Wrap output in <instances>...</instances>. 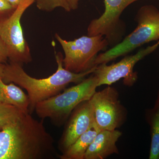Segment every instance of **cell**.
I'll return each mask as SVG.
<instances>
[{
	"label": "cell",
	"mask_w": 159,
	"mask_h": 159,
	"mask_svg": "<svg viewBox=\"0 0 159 159\" xmlns=\"http://www.w3.org/2000/svg\"><path fill=\"white\" fill-rule=\"evenodd\" d=\"M63 58L61 52L56 53L57 71L42 79L31 77L24 70L22 65L10 62L5 64L2 79L6 84L13 83L27 91L30 101L29 113L31 114L38 103L61 93L70 84L81 82L86 76L93 74L97 66L83 73H73L64 67Z\"/></svg>",
	"instance_id": "obj_1"
},
{
	"label": "cell",
	"mask_w": 159,
	"mask_h": 159,
	"mask_svg": "<svg viewBox=\"0 0 159 159\" xmlns=\"http://www.w3.org/2000/svg\"><path fill=\"white\" fill-rule=\"evenodd\" d=\"M97 87L98 78L93 74L62 93L39 102L34 111L41 119L49 118L54 125L60 127L77 106L91 99Z\"/></svg>",
	"instance_id": "obj_2"
},
{
	"label": "cell",
	"mask_w": 159,
	"mask_h": 159,
	"mask_svg": "<svg viewBox=\"0 0 159 159\" xmlns=\"http://www.w3.org/2000/svg\"><path fill=\"white\" fill-rule=\"evenodd\" d=\"M135 29L118 44L108 51L98 54L94 65L107 63L125 56L145 44L159 40V10L152 5L142 6L137 11Z\"/></svg>",
	"instance_id": "obj_3"
},
{
	"label": "cell",
	"mask_w": 159,
	"mask_h": 159,
	"mask_svg": "<svg viewBox=\"0 0 159 159\" xmlns=\"http://www.w3.org/2000/svg\"><path fill=\"white\" fill-rule=\"evenodd\" d=\"M55 37L64 52V67L77 74L97 66L94 65V61L98 53L109 45L108 41L102 34L84 35L71 41L63 39L57 33Z\"/></svg>",
	"instance_id": "obj_4"
},
{
	"label": "cell",
	"mask_w": 159,
	"mask_h": 159,
	"mask_svg": "<svg viewBox=\"0 0 159 159\" xmlns=\"http://www.w3.org/2000/svg\"><path fill=\"white\" fill-rule=\"evenodd\" d=\"M34 2L35 0H21L11 16L0 22V37L8 50L10 62L22 65L32 61L30 48L21 25V19L26 10Z\"/></svg>",
	"instance_id": "obj_5"
},
{
	"label": "cell",
	"mask_w": 159,
	"mask_h": 159,
	"mask_svg": "<svg viewBox=\"0 0 159 159\" xmlns=\"http://www.w3.org/2000/svg\"><path fill=\"white\" fill-rule=\"evenodd\" d=\"M89 101L95 123L100 130H115L124 124L127 111L119 100L116 89L108 85L102 90L96 91Z\"/></svg>",
	"instance_id": "obj_6"
},
{
	"label": "cell",
	"mask_w": 159,
	"mask_h": 159,
	"mask_svg": "<svg viewBox=\"0 0 159 159\" xmlns=\"http://www.w3.org/2000/svg\"><path fill=\"white\" fill-rule=\"evenodd\" d=\"M140 0H104L105 10L101 16L91 21L88 27V35L102 34L109 45L115 46L122 40L125 25L121 15L128 6Z\"/></svg>",
	"instance_id": "obj_7"
},
{
	"label": "cell",
	"mask_w": 159,
	"mask_h": 159,
	"mask_svg": "<svg viewBox=\"0 0 159 159\" xmlns=\"http://www.w3.org/2000/svg\"><path fill=\"white\" fill-rule=\"evenodd\" d=\"M159 42L153 45L142 49L134 55L126 56L121 60L111 65L102 64L97 66L93 73L98 80V87L111 85L119 80L123 79L124 85L132 87L138 79V73L134 68L137 63L157 48Z\"/></svg>",
	"instance_id": "obj_8"
},
{
	"label": "cell",
	"mask_w": 159,
	"mask_h": 159,
	"mask_svg": "<svg viewBox=\"0 0 159 159\" xmlns=\"http://www.w3.org/2000/svg\"><path fill=\"white\" fill-rule=\"evenodd\" d=\"M95 122L93 111L89 100L84 101L71 113L65 123L58 148L64 152Z\"/></svg>",
	"instance_id": "obj_9"
},
{
	"label": "cell",
	"mask_w": 159,
	"mask_h": 159,
	"mask_svg": "<svg viewBox=\"0 0 159 159\" xmlns=\"http://www.w3.org/2000/svg\"><path fill=\"white\" fill-rule=\"evenodd\" d=\"M122 135V132L117 129L100 130L88 148L84 159H104L119 154L116 143Z\"/></svg>",
	"instance_id": "obj_10"
},
{
	"label": "cell",
	"mask_w": 159,
	"mask_h": 159,
	"mask_svg": "<svg viewBox=\"0 0 159 159\" xmlns=\"http://www.w3.org/2000/svg\"><path fill=\"white\" fill-rule=\"evenodd\" d=\"M0 103L14 106L24 112H29L28 95L13 83L6 84L0 78Z\"/></svg>",
	"instance_id": "obj_11"
},
{
	"label": "cell",
	"mask_w": 159,
	"mask_h": 159,
	"mask_svg": "<svg viewBox=\"0 0 159 159\" xmlns=\"http://www.w3.org/2000/svg\"><path fill=\"white\" fill-rule=\"evenodd\" d=\"M95 122L88 130L78 139L61 154L60 159H84V155L89 146L100 131Z\"/></svg>",
	"instance_id": "obj_12"
},
{
	"label": "cell",
	"mask_w": 159,
	"mask_h": 159,
	"mask_svg": "<svg viewBox=\"0 0 159 159\" xmlns=\"http://www.w3.org/2000/svg\"><path fill=\"white\" fill-rule=\"evenodd\" d=\"M146 120L150 129L149 159H159V89L154 107L146 111Z\"/></svg>",
	"instance_id": "obj_13"
},
{
	"label": "cell",
	"mask_w": 159,
	"mask_h": 159,
	"mask_svg": "<svg viewBox=\"0 0 159 159\" xmlns=\"http://www.w3.org/2000/svg\"><path fill=\"white\" fill-rule=\"evenodd\" d=\"M25 113L14 106L0 103V130L17 121Z\"/></svg>",
	"instance_id": "obj_14"
},
{
	"label": "cell",
	"mask_w": 159,
	"mask_h": 159,
	"mask_svg": "<svg viewBox=\"0 0 159 159\" xmlns=\"http://www.w3.org/2000/svg\"><path fill=\"white\" fill-rule=\"evenodd\" d=\"M35 2L38 9L46 12H51L57 8L67 12L71 11L67 0H35Z\"/></svg>",
	"instance_id": "obj_15"
},
{
	"label": "cell",
	"mask_w": 159,
	"mask_h": 159,
	"mask_svg": "<svg viewBox=\"0 0 159 159\" xmlns=\"http://www.w3.org/2000/svg\"><path fill=\"white\" fill-rule=\"evenodd\" d=\"M15 9L6 0H0V22L10 17Z\"/></svg>",
	"instance_id": "obj_16"
},
{
	"label": "cell",
	"mask_w": 159,
	"mask_h": 159,
	"mask_svg": "<svg viewBox=\"0 0 159 159\" xmlns=\"http://www.w3.org/2000/svg\"><path fill=\"white\" fill-rule=\"evenodd\" d=\"M8 59V50L3 40L0 37V64L6 63Z\"/></svg>",
	"instance_id": "obj_17"
},
{
	"label": "cell",
	"mask_w": 159,
	"mask_h": 159,
	"mask_svg": "<svg viewBox=\"0 0 159 159\" xmlns=\"http://www.w3.org/2000/svg\"><path fill=\"white\" fill-rule=\"evenodd\" d=\"M71 10L78 9L80 0H67Z\"/></svg>",
	"instance_id": "obj_18"
},
{
	"label": "cell",
	"mask_w": 159,
	"mask_h": 159,
	"mask_svg": "<svg viewBox=\"0 0 159 159\" xmlns=\"http://www.w3.org/2000/svg\"><path fill=\"white\" fill-rule=\"evenodd\" d=\"M13 8L16 9L20 2L21 0H6Z\"/></svg>",
	"instance_id": "obj_19"
},
{
	"label": "cell",
	"mask_w": 159,
	"mask_h": 159,
	"mask_svg": "<svg viewBox=\"0 0 159 159\" xmlns=\"http://www.w3.org/2000/svg\"><path fill=\"white\" fill-rule=\"evenodd\" d=\"M5 64H0V78H2Z\"/></svg>",
	"instance_id": "obj_20"
}]
</instances>
